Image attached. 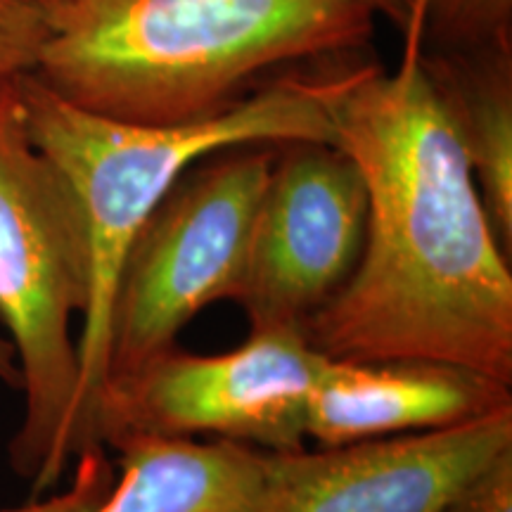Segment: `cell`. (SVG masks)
<instances>
[{
    "label": "cell",
    "mask_w": 512,
    "mask_h": 512,
    "mask_svg": "<svg viewBox=\"0 0 512 512\" xmlns=\"http://www.w3.org/2000/svg\"><path fill=\"white\" fill-rule=\"evenodd\" d=\"M401 34L394 72L328 69L332 136L361 171L368 223L354 273L304 335L339 361L420 358L512 387L510 254L422 67V27Z\"/></svg>",
    "instance_id": "6da1fadb"
},
{
    "label": "cell",
    "mask_w": 512,
    "mask_h": 512,
    "mask_svg": "<svg viewBox=\"0 0 512 512\" xmlns=\"http://www.w3.org/2000/svg\"><path fill=\"white\" fill-rule=\"evenodd\" d=\"M34 74L64 100L138 124L221 114L261 76L373 41L363 0H43Z\"/></svg>",
    "instance_id": "7a4b0ae2"
},
{
    "label": "cell",
    "mask_w": 512,
    "mask_h": 512,
    "mask_svg": "<svg viewBox=\"0 0 512 512\" xmlns=\"http://www.w3.org/2000/svg\"><path fill=\"white\" fill-rule=\"evenodd\" d=\"M24 121L79 202L91 259V302L79 325L74 458L98 451L95 418L107 380V328L121 264L147 216L192 164L238 145L332 143L328 72L283 76L221 114L185 124H138L64 100L34 72L19 76Z\"/></svg>",
    "instance_id": "3957f363"
},
{
    "label": "cell",
    "mask_w": 512,
    "mask_h": 512,
    "mask_svg": "<svg viewBox=\"0 0 512 512\" xmlns=\"http://www.w3.org/2000/svg\"><path fill=\"white\" fill-rule=\"evenodd\" d=\"M91 302L83 216L57 166L24 121L19 76L0 81V323L19 368L24 415L10 463L34 494L53 486L74 458L79 392L74 325Z\"/></svg>",
    "instance_id": "277c9868"
},
{
    "label": "cell",
    "mask_w": 512,
    "mask_h": 512,
    "mask_svg": "<svg viewBox=\"0 0 512 512\" xmlns=\"http://www.w3.org/2000/svg\"><path fill=\"white\" fill-rule=\"evenodd\" d=\"M275 150L238 145L200 159L147 216L114 285L105 389L174 349L209 304L235 302Z\"/></svg>",
    "instance_id": "5b68a950"
},
{
    "label": "cell",
    "mask_w": 512,
    "mask_h": 512,
    "mask_svg": "<svg viewBox=\"0 0 512 512\" xmlns=\"http://www.w3.org/2000/svg\"><path fill=\"white\" fill-rule=\"evenodd\" d=\"M323 361L299 328L252 330L226 354L174 347L105 389L95 441L105 446L126 434H155L302 451L306 406Z\"/></svg>",
    "instance_id": "8992f818"
},
{
    "label": "cell",
    "mask_w": 512,
    "mask_h": 512,
    "mask_svg": "<svg viewBox=\"0 0 512 512\" xmlns=\"http://www.w3.org/2000/svg\"><path fill=\"white\" fill-rule=\"evenodd\" d=\"M366 223V185L347 152L332 143L278 145L235 297L252 330H304L354 273Z\"/></svg>",
    "instance_id": "52a82bcc"
},
{
    "label": "cell",
    "mask_w": 512,
    "mask_h": 512,
    "mask_svg": "<svg viewBox=\"0 0 512 512\" xmlns=\"http://www.w3.org/2000/svg\"><path fill=\"white\" fill-rule=\"evenodd\" d=\"M512 448V406L441 430L273 453L261 512H444Z\"/></svg>",
    "instance_id": "ba28073f"
},
{
    "label": "cell",
    "mask_w": 512,
    "mask_h": 512,
    "mask_svg": "<svg viewBox=\"0 0 512 512\" xmlns=\"http://www.w3.org/2000/svg\"><path fill=\"white\" fill-rule=\"evenodd\" d=\"M119 477L102 451L79 458L67 496L3 512H261L273 453L226 439L126 434L114 439Z\"/></svg>",
    "instance_id": "9c48e42d"
},
{
    "label": "cell",
    "mask_w": 512,
    "mask_h": 512,
    "mask_svg": "<svg viewBox=\"0 0 512 512\" xmlns=\"http://www.w3.org/2000/svg\"><path fill=\"white\" fill-rule=\"evenodd\" d=\"M512 406L508 384L453 363L325 356L306 406L320 448L441 430Z\"/></svg>",
    "instance_id": "30bf717a"
},
{
    "label": "cell",
    "mask_w": 512,
    "mask_h": 512,
    "mask_svg": "<svg viewBox=\"0 0 512 512\" xmlns=\"http://www.w3.org/2000/svg\"><path fill=\"white\" fill-rule=\"evenodd\" d=\"M422 67L448 107L479 197L512 252V36L472 48H422Z\"/></svg>",
    "instance_id": "8fae6325"
},
{
    "label": "cell",
    "mask_w": 512,
    "mask_h": 512,
    "mask_svg": "<svg viewBox=\"0 0 512 512\" xmlns=\"http://www.w3.org/2000/svg\"><path fill=\"white\" fill-rule=\"evenodd\" d=\"M512 36V0H427L422 48H472Z\"/></svg>",
    "instance_id": "7c38bea8"
},
{
    "label": "cell",
    "mask_w": 512,
    "mask_h": 512,
    "mask_svg": "<svg viewBox=\"0 0 512 512\" xmlns=\"http://www.w3.org/2000/svg\"><path fill=\"white\" fill-rule=\"evenodd\" d=\"M46 41L41 0H0V81L36 69Z\"/></svg>",
    "instance_id": "4fadbf2b"
},
{
    "label": "cell",
    "mask_w": 512,
    "mask_h": 512,
    "mask_svg": "<svg viewBox=\"0 0 512 512\" xmlns=\"http://www.w3.org/2000/svg\"><path fill=\"white\" fill-rule=\"evenodd\" d=\"M444 512H512V448L479 472Z\"/></svg>",
    "instance_id": "5bb4252c"
},
{
    "label": "cell",
    "mask_w": 512,
    "mask_h": 512,
    "mask_svg": "<svg viewBox=\"0 0 512 512\" xmlns=\"http://www.w3.org/2000/svg\"><path fill=\"white\" fill-rule=\"evenodd\" d=\"M375 17H384L394 24L396 29L403 31L408 17H411L413 0H363Z\"/></svg>",
    "instance_id": "9a60e30c"
},
{
    "label": "cell",
    "mask_w": 512,
    "mask_h": 512,
    "mask_svg": "<svg viewBox=\"0 0 512 512\" xmlns=\"http://www.w3.org/2000/svg\"><path fill=\"white\" fill-rule=\"evenodd\" d=\"M0 382H5L12 389H19V368L15 349H12L10 339L3 335H0Z\"/></svg>",
    "instance_id": "2e32d148"
},
{
    "label": "cell",
    "mask_w": 512,
    "mask_h": 512,
    "mask_svg": "<svg viewBox=\"0 0 512 512\" xmlns=\"http://www.w3.org/2000/svg\"><path fill=\"white\" fill-rule=\"evenodd\" d=\"M41 3H43V0H41Z\"/></svg>",
    "instance_id": "e0dca14e"
}]
</instances>
